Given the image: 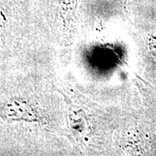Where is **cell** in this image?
Here are the masks:
<instances>
[{"mask_svg": "<svg viewBox=\"0 0 156 156\" xmlns=\"http://www.w3.org/2000/svg\"><path fill=\"white\" fill-rule=\"evenodd\" d=\"M148 46H149L151 54L156 57V37H153L150 39L148 42Z\"/></svg>", "mask_w": 156, "mask_h": 156, "instance_id": "cell-1", "label": "cell"}]
</instances>
